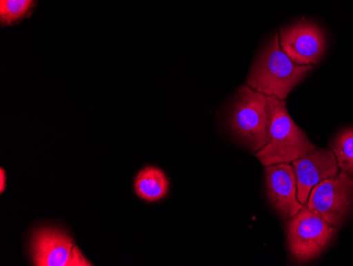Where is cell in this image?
Here are the masks:
<instances>
[{
	"label": "cell",
	"mask_w": 353,
	"mask_h": 266,
	"mask_svg": "<svg viewBox=\"0 0 353 266\" xmlns=\"http://www.w3.org/2000/svg\"><path fill=\"white\" fill-rule=\"evenodd\" d=\"M312 65H297L281 47L279 35L267 44L248 77L251 88L285 101L289 93L305 79Z\"/></svg>",
	"instance_id": "1"
},
{
	"label": "cell",
	"mask_w": 353,
	"mask_h": 266,
	"mask_svg": "<svg viewBox=\"0 0 353 266\" xmlns=\"http://www.w3.org/2000/svg\"><path fill=\"white\" fill-rule=\"evenodd\" d=\"M269 142L255 154L261 164L265 166L281 162L289 164L316 150L291 118L285 101L269 97Z\"/></svg>",
	"instance_id": "2"
},
{
	"label": "cell",
	"mask_w": 353,
	"mask_h": 266,
	"mask_svg": "<svg viewBox=\"0 0 353 266\" xmlns=\"http://www.w3.org/2000/svg\"><path fill=\"white\" fill-rule=\"evenodd\" d=\"M230 126L240 142L254 152L269 142V96L248 86L240 87L230 109Z\"/></svg>",
	"instance_id": "3"
},
{
	"label": "cell",
	"mask_w": 353,
	"mask_h": 266,
	"mask_svg": "<svg viewBox=\"0 0 353 266\" xmlns=\"http://www.w3.org/2000/svg\"><path fill=\"white\" fill-rule=\"evenodd\" d=\"M335 226L308 207L292 216L288 225V243L293 257L307 262L322 253L334 236Z\"/></svg>",
	"instance_id": "4"
},
{
	"label": "cell",
	"mask_w": 353,
	"mask_h": 266,
	"mask_svg": "<svg viewBox=\"0 0 353 266\" xmlns=\"http://www.w3.org/2000/svg\"><path fill=\"white\" fill-rule=\"evenodd\" d=\"M307 207L335 227H340L353 206V178L346 172L327 178L313 188Z\"/></svg>",
	"instance_id": "5"
},
{
	"label": "cell",
	"mask_w": 353,
	"mask_h": 266,
	"mask_svg": "<svg viewBox=\"0 0 353 266\" xmlns=\"http://www.w3.org/2000/svg\"><path fill=\"white\" fill-rule=\"evenodd\" d=\"M30 250L37 266L92 265L75 246L72 238L57 227L39 228L32 234Z\"/></svg>",
	"instance_id": "6"
},
{
	"label": "cell",
	"mask_w": 353,
	"mask_h": 266,
	"mask_svg": "<svg viewBox=\"0 0 353 266\" xmlns=\"http://www.w3.org/2000/svg\"><path fill=\"white\" fill-rule=\"evenodd\" d=\"M279 43L283 53L297 65H315L324 57L326 37L313 23L299 21L281 29Z\"/></svg>",
	"instance_id": "7"
},
{
	"label": "cell",
	"mask_w": 353,
	"mask_h": 266,
	"mask_svg": "<svg viewBox=\"0 0 353 266\" xmlns=\"http://www.w3.org/2000/svg\"><path fill=\"white\" fill-rule=\"evenodd\" d=\"M297 182V198L306 205L313 188L339 173V164L332 150H314L293 162Z\"/></svg>",
	"instance_id": "8"
},
{
	"label": "cell",
	"mask_w": 353,
	"mask_h": 266,
	"mask_svg": "<svg viewBox=\"0 0 353 266\" xmlns=\"http://www.w3.org/2000/svg\"><path fill=\"white\" fill-rule=\"evenodd\" d=\"M265 186L272 205L283 218L294 216L303 205L297 198L294 168L287 162L270 164L265 170Z\"/></svg>",
	"instance_id": "9"
},
{
	"label": "cell",
	"mask_w": 353,
	"mask_h": 266,
	"mask_svg": "<svg viewBox=\"0 0 353 266\" xmlns=\"http://www.w3.org/2000/svg\"><path fill=\"white\" fill-rule=\"evenodd\" d=\"M168 178L161 169L148 167L139 172L134 180V188L139 198L146 202H158L168 194Z\"/></svg>",
	"instance_id": "10"
},
{
	"label": "cell",
	"mask_w": 353,
	"mask_h": 266,
	"mask_svg": "<svg viewBox=\"0 0 353 266\" xmlns=\"http://www.w3.org/2000/svg\"><path fill=\"white\" fill-rule=\"evenodd\" d=\"M37 0H0V23L12 26L29 17Z\"/></svg>",
	"instance_id": "11"
},
{
	"label": "cell",
	"mask_w": 353,
	"mask_h": 266,
	"mask_svg": "<svg viewBox=\"0 0 353 266\" xmlns=\"http://www.w3.org/2000/svg\"><path fill=\"white\" fill-rule=\"evenodd\" d=\"M339 167L353 176V129L343 131L330 144Z\"/></svg>",
	"instance_id": "12"
},
{
	"label": "cell",
	"mask_w": 353,
	"mask_h": 266,
	"mask_svg": "<svg viewBox=\"0 0 353 266\" xmlns=\"http://www.w3.org/2000/svg\"><path fill=\"white\" fill-rule=\"evenodd\" d=\"M0 180H1V184H0V192L3 193V191H5L6 188V172L5 170H3V168L0 169Z\"/></svg>",
	"instance_id": "13"
}]
</instances>
